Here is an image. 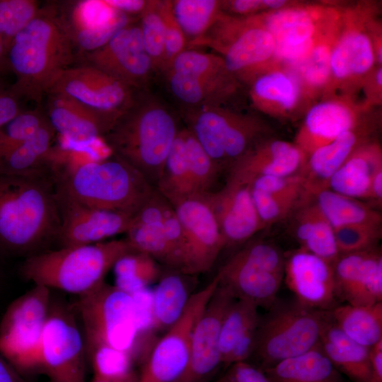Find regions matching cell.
<instances>
[{"label": "cell", "mask_w": 382, "mask_h": 382, "mask_svg": "<svg viewBox=\"0 0 382 382\" xmlns=\"http://www.w3.org/2000/svg\"><path fill=\"white\" fill-rule=\"evenodd\" d=\"M60 217L50 176L0 174V253L26 257L57 241Z\"/></svg>", "instance_id": "1"}, {"label": "cell", "mask_w": 382, "mask_h": 382, "mask_svg": "<svg viewBox=\"0 0 382 382\" xmlns=\"http://www.w3.org/2000/svg\"><path fill=\"white\" fill-rule=\"evenodd\" d=\"M74 49L57 8H41L7 50L8 69L16 76L13 92L40 103L57 77L71 66Z\"/></svg>", "instance_id": "2"}, {"label": "cell", "mask_w": 382, "mask_h": 382, "mask_svg": "<svg viewBox=\"0 0 382 382\" xmlns=\"http://www.w3.org/2000/svg\"><path fill=\"white\" fill-rule=\"evenodd\" d=\"M56 166L55 189L88 207L134 216L156 191L144 177L115 155L79 163Z\"/></svg>", "instance_id": "3"}, {"label": "cell", "mask_w": 382, "mask_h": 382, "mask_svg": "<svg viewBox=\"0 0 382 382\" xmlns=\"http://www.w3.org/2000/svg\"><path fill=\"white\" fill-rule=\"evenodd\" d=\"M139 93L101 139L113 155L136 169L156 188L180 129L166 105Z\"/></svg>", "instance_id": "4"}, {"label": "cell", "mask_w": 382, "mask_h": 382, "mask_svg": "<svg viewBox=\"0 0 382 382\" xmlns=\"http://www.w3.org/2000/svg\"><path fill=\"white\" fill-rule=\"evenodd\" d=\"M132 251L126 238L59 247L25 257L20 272L35 285L79 296L103 283L116 262Z\"/></svg>", "instance_id": "5"}, {"label": "cell", "mask_w": 382, "mask_h": 382, "mask_svg": "<svg viewBox=\"0 0 382 382\" xmlns=\"http://www.w3.org/2000/svg\"><path fill=\"white\" fill-rule=\"evenodd\" d=\"M325 313L296 301H276L260 318L250 359L265 369L313 349L319 345Z\"/></svg>", "instance_id": "6"}, {"label": "cell", "mask_w": 382, "mask_h": 382, "mask_svg": "<svg viewBox=\"0 0 382 382\" xmlns=\"http://www.w3.org/2000/svg\"><path fill=\"white\" fill-rule=\"evenodd\" d=\"M250 17L273 37L274 62L293 69L319 42L340 30L343 15L335 8L290 4Z\"/></svg>", "instance_id": "7"}, {"label": "cell", "mask_w": 382, "mask_h": 382, "mask_svg": "<svg viewBox=\"0 0 382 382\" xmlns=\"http://www.w3.org/2000/svg\"><path fill=\"white\" fill-rule=\"evenodd\" d=\"M74 310L81 322L86 353L106 345L134 357L137 330L131 294L104 282L78 296Z\"/></svg>", "instance_id": "8"}, {"label": "cell", "mask_w": 382, "mask_h": 382, "mask_svg": "<svg viewBox=\"0 0 382 382\" xmlns=\"http://www.w3.org/2000/svg\"><path fill=\"white\" fill-rule=\"evenodd\" d=\"M285 255L274 244L253 241L238 249L216 276L236 299L269 309L284 279Z\"/></svg>", "instance_id": "9"}, {"label": "cell", "mask_w": 382, "mask_h": 382, "mask_svg": "<svg viewBox=\"0 0 382 382\" xmlns=\"http://www.w3.org/2000/svg\"><path fill=\"white\" fill-rule=\"evenodd\" d=\"M51 303L50 289L34 284L9 305L1 320L0 351L20 373L40 369Z\"/></svg>", "instance_id": "10"}, {"label": "cell", "mask_w": 382, "mask_h": 382, "mask_svg": "<svg viewBox=\"0 0 382 382\" xmlns=\"http://www.w3.org/2000/svg\"><path fill=\"white\" fill-rule=\"evenodd\" d=\"M219 284L216 276L195 292L181 316L156 340L141 364L138 382H176L187 364L194 326Z\"/></svg>", "instance_id": "11"}, {"label": "cell", "mask_w": 382, "mask_h": 382, "mask_svg": "<svg viewBox=\"0 0 382 382\" xmlns=\"http://www.w3.org/2000/svg\"><path fill=\"white\" fill-rule=\"evenodd\" d=\"M54 303L42 335L40 369L48 382H85L86 351L75 311Z\"/></svg>", "instance_id": "12"}, {"label": "cell", "mask_w": 382, "mask_h": 382, "mask_svg": "<svg viewBox=\"0 0 382 382\" xmlns=\"http://www.w3.org/2000/svg\"><path fill=\"white\" fill-rule=\"evenodd\" d=\"M171 205L183 233L180 272L195 276L209 271L225 243L205 195L190 196Z\"/></svg>", "instance_id": "13"}, {"label": "cell", "mask_w": 382, "mask_h": 382, "mask_svg": "<svg viewBox=\"0 0 382 382\" xmlns=\"http://www.w3.org/2000/svg\"><path fill=\"white\" fill-rule=\"evenodd\" d=\"M50 93L65 95L93 110L118 118L139 91L93 66L81 64L64 69L46 95Z\"/></svg>", "instance_id": "14"}, {"label": "cell", "mask_w": 382, "mask_h": 382, "mask_svg": "<svg viewBox=\"0 0 382 382\" xmlns=\"http://www.w3.org/2000/svg\"><path fill=\"white\" fill-rule=\"evenodd\" d=\"M82 56V64L93 66L137 91L146 88L156 71L144 48L139 25L132 22L103 46Z\"/></svg>", "instance_id": "15"}, {"label": "cell", "mask_w": 382, "mask_h": 382, "mask_svg": "<svg viewBox=\"0 0 382 382\" xmlns=\"http://www.w3.org/2000/svg\"><path fill=\"white\" fill-rule=\"evenodd\" d=\"M235 299L226 287L218 284L194 326L187 364L176 382H214L212 378L222 368L219 349L222 320Z\"/></svg>", "instance_id": "16"}, {"label": "cell", "mask_w": 382, "mask_h": 382, "mask_svg": "<svg viewBox=\"0 0 382 382\" xmlns=\"http://www.w3.org/2000/svg\"><path fill=\"white\" fill-rule=\"evenodd\" d=\"M55 191L60 217L57 240L59 247L103 242L126 233L132 224L133 215L91 207Z\"/></svg>", "instance_id": "17"}, {"label": "cell", "mask_w": 382, "mask_h": 382, "mask_svg": "<svg viewBox=\"0 0 382 382\" xmlns=\"http://www.w3.org/2000/svg\"><path fill=\"white\" fill-rule=\"evenodd\" d=\"M284 278L305 307L328 311L340 305L332 264L306 250L285 255Z\"/></svg>", "instance_id": "18"}, {"label": "cell", "mask_w": 382, "mask_h": 382, "mask_svg": "<svg viewBox=\"0 0 382 382\" xmlns=\"http://www.w3.org/2000/svg\"><path fill=\"white\" fill-rule=\"evenodd\" d=\"M365 18L345 13L330 57L331 82L351 83L367 78L376 62L374 35ZM330 82V83H331Z\"/></svg>", "instance_id": "19"}, {"label": "cell", "mask_w": 382, "mask_h": 382, "mask_svg": "<svg viewBox=\"0 0 382 382\" xmlns=\"http://www.w3.org/2000/svg\"><path fill=\"white\" fill-rule=\"evenodd\" d=\"M205 196L217 220L225 248L243 244L265 228L248 184L228 178L221 190Z\"/></svg>", "instance_id": "20"}, {"label": "cell", "mask_w": 382, "mask_h": 382, "mask_svg": "<svg viewBox=\"0 0 382 382\" xmlns=\"http://www.w3.org/2000/svg\"><path fill=\"white\" fill-rule=\"evenodd\" d=\"M332 266L340 301L354 306L382 302V254L378 247L341 254Z\"/></svg>", "instance_id": "21"}, {"label": "cell", "mask_w": 382, "mask_h": 382, "mask_svg": "<svg viewBox=\"0 0 382 382\" xmlns=\"http://www.w3.org/2000/svg\"><path fill=\"white\" fill-rule=\"evenodd\" d=\"M359 111L345 99H326L306 111L294 144L308 157L316 149L364 124Z\"/></svg>", "instance_id": "22"}, {"label": "cell", "mask_w": 382, "mask_h": 382, "mask_svg": "<svg viewBox=\"0 0 382 382\" xmlns=\"http://www.w3.org/2000/svg\"><path fill=\"white\" fill-rule=\"evenodd\" d=\"M45 115L56 133L69 141L89 144L101 139L117 118L98 112L60 93H47Z\"/></svg>", "instance_id": "23"}, {"label": "cell", "mask_w": 382, "mask_h": 382, "mask_svg": "<svg viewBox=\"0 0 382 382\" xmlns=\"http://www.w3.org/2000/svg\"><path fill=\"white\" fill-rule=\"evenodd\" d=\"M306 159L294 143L264 139L229 168L228 178L248 184L260 175H291L302 170Z\"/></svg>", "instance_id": "24"}, {"label": "cell", "mask_w": 382, "mask_h": 382, "mask_svg": "<svg viewBox=\"0 0 382 382\" xmlns=\"http://www.w3.org/2000/svg\"><path fill=\"white\" fill-rule=\"evenodd\" d=\"M372 131V127L366 122L313 151L301 171L303 178L302 201L312 199L317 193L328 189L333 174L356 149L370 141Z\"/></svg>", "instance_id": "25"}, {"label": "cell", "mask_w": 382, "mask_h": 382, "mask_svg": "<svg viewBox=\"0 0 382 382\" xmlns=\"http://www.w3.org/2000/svg\"><path fill=\"white\" fill-rule=\"evenodd\" d=\"M250 85L253 105L276 117L291 116L306 95L297 74L278 64L257 75Z\"/></svg>", "instance_id": "26"}, {"label": "cell", "mask_w": 382, "mask_h": 382, "mask_svg": "<svg viewBox=\"0 0 382 382\" xmlns=\"http://www.w3.org/2000/svg\"><path fill=\"white\" fill-rule=\"evenodd\" d=\"M259 307L244 299H236L223 318L219 349L222 367L249 361L254 349L260 316Z\"/></svg>", "instance_id": "27"}, {"label": "cell", "mask_w": 382, "mask_h": 382, "mask_svg": "<svg viewBox=\"0 0 382 382\" xmlns=\"http://www.w3.org/2000/svg\"><path fill=\"white\" fill-rule=\"evenodd\" d=\"M49 122L21 144L0 156V174L52 177L58 149Z\"/></svg>", "instance_id": "28"}, {"label": "cell", "mask_w": 382, "mask_h": 382, "mask_svg": "<svg viewBox=\"0 0 382 382\" xmlns=\"http://www.w3.org/2000/svg\"><path fill=\"white\" fill-rule=\"evenodd\" d=\"M320 346L335 367L352 382H370V347L347 336L326 311Z\"/></svg>", "instance_id": "29"}, {"label": "cell", "mask_w": 382, "mask_h": 382, "mask_svg": "<svg viewBox=\"0 0 382 382\" xmlns=\"http://www.w3.org/2000/svg\"><path fill=\"white\" fill-rule=\"evenodd\" d=\"M381 170V146L370 140L356 149L333 174L328 189L357 199H369L372 179Z\"/></svg>", "instance_id": "30"}, {"label": "cell", "mask_w": 382, "mask_h": 382, "mask_svg": "<svg viewBox=\"0 0 382 382\" xmlns=\"http://www.w3.org/2000/svg\"><path fill=\"white\" fill-rule=\"evenodd\" d=\"M298 207L294 234L300 248L333 265L340 255L333 227L313 199L301 202Z\"/></svg>", "instance_id": "31"}, {"label": "cell", "mask_w": 382, "mask_h": 382, "mask_svg": "<svg viewBox=\"0 0 382 382\" xmlns=\"http://www.w3.org/2000/svg\"><path fill=\"white\" fill-rule=\"evenodd\" d=\"M190 276L171 270L161 273L152 289L154 332L163 334L184 313L195 293L188 279Z\"/></svg>", "instance_id": "32"}, {"label": "cell", "mask_w": 382, "mask_h": 382, "mask_svg": "<svg viewBox=\"0 0 382 382\" xmlns=\"http://www.w3.org/2000/svg\"><path fill=\"white\" fill-rule=\"evenodd\" d=\"M262 370L271 382H345L320 344L303 354Z\"/></svg>", "instance_id": "33"}, {"label": "cell", "mask_w": 382, "mask_h": 382, "mask_svg": "<svg viewBox=\"0 0 382 382\" xmlns=\"http://www.w3.org/2000/svg\"><path fill=\"white\" fill-rule=\"evenodd\" d=\"M167 82L173 96L191 110L223 105L234 92L236 79H204L166 71Z\"/></svg>", "instance_id": "34"}, {"label": "cell", "mask_w": 382, "mask_h": 382, "mask_svg": "<svg viewBox=\"0 0 382 382\" xmlns=\"http://www.w3.org/2000/svg\"><path fill=\"white\" fill-rule=\"evenodd\" d=\"M335 325L349 337L371 347L382 340V302L338 305L329 311Z\"/></svg>", "instance_id": "35"}, {"label": "cell", "mask_w": 382, "mask_h": 382, "mask_svg": "<svg viewBox=\"0 0 382 382\" xmlns=\"http://www.w3.org/2000/svg\"><path fill=\"white\" fill-rule=\"evenodd\" d=\"M333 227L368 224L381 226V215L369 205L330 189H325L313 198Z\"/></svg>", "instance_id": "36"}, {"label": "cell", "mask_w": 382, "mask_h": 382, "mask_svg": "<svg viewBox=\"0 0 382 382\" xmlns=\"http://www.w3.org/2000/svg\"><path fill=\"white\" fill-rule=\"evenodd\" d=\"M266 133V126L257 117L228 108L224 132L226 168L263 140Z\"/></svg>", "instance_id": "37"}, {"label": "cell", "mask_w": 382, "mask_h": 382, "mask_svg": "<svg viewBox=\"0 0 382 382\" xmlns=\"http://www.w3.org/2000/svg\"><path fill=\"white\" fill-rule=\"evenodd\" d=\"M163 220L146 223L133 220L125 238L134 250L150 256L169 270L178 271L176 254Z\"/></svg>", "instance_id": "38"}, {"label": "cell", "mask_w": 382, "mask_h": 382, "mask_svg": "<svg viewBox=\"0 0 382 382\" xmlns=\"http://www.w3.org/2000/svg\"><path fill=\"white\" fill-rule=\"evenodd\" d=\"M156 189L170 204L192 196L184 129L179 130L170 149Z\"/></svg>", "instance_id": "39"}, {"label": "cell", "mask_w": 382, "mask_h": 382, "mask_svg": "<svg viewBox=\"0 0 382 382\" xmlns=\"http://www.w3.org/2000/svg\"><path fill=\"white\" fill-rule=\"evenodd\" d=\"M59 16L69 36L78 32L105 28L129 18V16L112 8L105 0L74 1L68 16L62 13Z\"/></svg>", "instance_id": "40"}, {"label": "cell", "mask_w": 382, "mask_h": 382, "mask_svg": "<svg viewBox=\"0 0 382 382\" xmlns=\"http://www.w3.org/2000/svg\"><path fill=\"white\" fill-rule=\"evenodd\" d=\"M171 1L174 16L187 39V45L204 35L223 12L221 1L175 0Z\"/></svg>", "instance_id": "41"}, {"label": "cell", "mask_w": 382, "mask_h": 382, "mask_svg": "<svg viewBox=\"0 0 382 382\" xmlns=\"http://www.w3.org/2000/svg\"><path fill=\"white\" fill-rule=\"evenodd\" d=\"M112 268L115 274V286L129 294L150 287L161 274L155 260L137 251L121 257Z\"/></svg>", "instance_id": "42"}, {"label": "cell", "mask_w": 382, "mask_h": 382, "mask_svg": "<svg viewBox=\"0 0 382 382\" xmlns=\"http://www.w3.org/2000/svg\"><path fill=\"white\" fill-rule=\"evenodd\" d=\"M340 30L319 42L300 65L291 69L299 77L305 94L328 88L331 82V52Z\"/></svg>", "instance_id": "43"}, {"label": "cell", "mask_w": 382, "mask_h": 382, "mask_svg": "<svg viewBox=\"0 0 382 382\" xmlns=\"http://www.w3.org/2000/svg\"><path fill=\"white\" fill-rule=\"evenodd\" d=\"M184 132L192 196L212 192L221 169L187 128Z\"/></svg>", "instance_id": "44"}, {"label": "cell", "mask_w": 382, "mask_h": 382, "mask_svg": "<svg viewBox=\"0 0 382 382\" xmlns=\"http://www.w3.org/2000/svg\"><path fill=\"white\" fill-rule=\"evenodd\" d=\"M166 71L204 79H235L226 69L220 55L188 48L174 59Z\"/></svg>", "instance_id": "45"}, {"label": "cell", "mask_w": 382, "mask_h": 382, "mask_svg": "<svg viewBox=\"0 0 382 382\" xmlns=\"http://www.w3.org/2000/svg\"><path fill=\"white\" fill-rule=\"evenodd\" d=\"M94 373V377L116 381L127 378L134 373L135 363L132 354L110 346H99L86 353Z\"/></svg>", "instance_id": "46"}, {"label": "cell", "mask_w": 382, "mask_h": 382, "mask_svg": "<svg viewBox=\"0 0 382 382\" xmlns=\"http://www.w3.org/2000/svg\"><path fill=\"white\" fill-rule=\"evenodd\" d=\"M34 0H0V37L7 50L16 35L39 13Z\"/></svg>", "instance_id": "47"}, {"label": "cell", "mask_w": 382, "mask_h": 382, "mask_svg": "<svg viewBox=\"0 0 382 382\" xmlns=\"http://www.w3.org/2000/svg\"><path fill=\"white\" fill-rule=\"evenodd\" d=\"M140 30L144 48L156 70H163L164 28L158 10V1H148L140 14Z\"/></svg>", "instance_id": "48"}, {"label": "cell", "mask_w": 382, "mask_h": 382, "mask_svg": "<svg viewBox=\"0 0 382 382\" xmlns=\"http://www.w3.org/2000/svg\"><path fill=\"white\" fill-rule=\"evenodd\" d=\"M48 123L38 108L22 110L0 127V156L21 144Z\"/></svg>", "instance_id": "49"}, {"label": "cell", "mask_w": 382, "mask_h": 382, "mask_svg": "<svg viewBox=\"0 0 382 382\" xmlns=\"http://www.w3.org/2000/svg\"><path fill=\"white\" fill-rule=\"evenodd\" d=\"M340 255L361 252L377 247L381 237V226L357 224L334 229Z\"/></svg>", "instance_id": "50"}, {"label": "cell", "mask_w": 382, "mask_h": 382, "mask_svg": "<svg viewBox=\"0 0 382 382\" xmlns=\"http://www.w3.org/2000/svg\"><path fill=\"white\" fill-rule=\"evenodd\" d=\"M250 190L258 216L265 227L285 219L301 202V198L297 196L270 195Z\"/></svg>", "instance_id": "51"}, {"label": "cell", "mask_w": 382, "mask_h": 382, "mask_svg": "<svg viewBox=\"0 0 382 382\" xmlns=\"http://www.w3.org/2000/svg\"><path fill=\"white\" fill-rule=\"evenodd\" d=\"M158 10L164 28L163 70L168 71L174 59L187 49V39L177 22L171 1H158Z\"/></svg>", "instance_id": "52"}, {"label": "cell", "mask_w": 382, "mask_h": 382, "mask_svg": "<svg viewBox=\"0 0 382 382\" xmlns=\"http://www.w3.org/2000/svg\"><path fill=\"white\" fill-rule=\"evenodd\" d=\"M248 185L252 190L277 195L303 197V178L300 173L291 175H260L254 178Z\"/></svg>", "instance_id": "53"}, {"label": "cell", "mask_w": 382, "mask_h": 382, "mask_svg": "<svg viewBox=\"0 0 382 382\" xmlns=\"http://www.w3.org/2000/svg\"><path fill=\"white\" fill-rule=\"evenodd\" d=\"M217 382H271L265 372L250 361L228 366Z\"/></svg>", "instance_id": "54"}, {"label": "cell", "mask_w": 382, "mask_h": 382, "mask_svg": "<svg viewBox=\"0 0 382 382\" xmlns=\"http://www.w3.org/2000/svg\"><path fill=\"white\" fill-rule=\"evenodd\" d=\"M221 11L226 14L246 18L270 11L269 0L221 1Z\"/></svg>", "instance_id": "55"}, {"label": "cell", "mask_w": 382, "mask_h": 382, "mask_svg": "<svg viewBox=\"0 0 382 382\" xmlns=\"http://www.w3.org/2000/svg\"><path fill=\"white\" fill-rule=\"evenodd\" d=\"M19 100L11 86L0 81V127L23 110Z\"/></svg>", "instance_id": "56"}, {"label": "cell", "mask_w": 382, "mask_h": 382, "mask_svg": "<svg viewBox=\"0 0 382 382\" xmlns=\"http://www.w3.org/2000/svg\"><path fill=\"white\" fill-rule=\"evenodd\" d=\"M115 10L128 16L140 14L145 8L148 1L145 0H105Z\"/></svg>", "instance_id": "57"}, {"label": "cell", "mask_w": 382, "mask_h": 382, "mask_svg": "<svg viewBox=\"0 0 382 382\" xmlns=\"http://www.w3.org/2000/svg\"><path fill=\"white\" fill-rule=\"evenodd\" d=\"M370 382H382V340L370 347Z\"/></svg>", "instance_id": "58"}, {"label": "cell", "mask_w": 382, "mask_h": 382, "mask_svg": "<svg viewBox=\"0 0 382 382\" xmlns=\"http://www.w3.org/2000/svg\"><path fill=\"white\" fill-rule=\"evenodd\" d=\"M0 382H30L5 358L1 351Z\"/></svg>", "instance_id": "59"}, {"label": "cell", "mask_w": 382, "mask_h": 382, "mask_svg": "<svg viewBox=\"0 0 382 382\" xmlns=\"http://www.w3.org/2000/svg\"><path fill=\"white\" fill-rule=\"evenodd\" d=\"M369 199L376 202L378 204L382 201V170L378 171L372 179Z\"/></svg>", "instance_id": "60"}, {"label": "cell", "mask_w": 382, "mask_h": 382, "mask_svg": "<svg viewBox=\"0 0 382 382\" xmlns=\"http://www.w3.org/2000/svg\"><path fill=\"white\" fill-rule=\"evenodd\" d=\"M6 52V49L0 37V81H2V76L9 71Z\"/></svg>", "instance_id": "61"}, {"label": "cell", "mask_w": 382, "mask_h": 382, "mask_svg": "<svg viewBox=\"0 0 382 382\" xmlns=\"http://www.w3.org/2000/svg\"><path fill=\"white\" fill-rule=\"evenodd\" d=\"M91 382H138V375H137L136 374H134L133 375H132L131 376L127 378L120 380V381H109L93 377V379Z\"/></svg>", "instance_id": "62"}, {"label": "cell", "mask_w": 382, "mask_h": 382, "mask_svg": "<svg viewBox=\"0 0 382 382\" xmlns=\"http://www.w3.org/2000/svg\"><path fill=\"white\" fill-rule=\"evenodd\" d=\"M214 382H217L216 381H214Z\"/></svg>", "instance_id": "63"}]
</instances>
